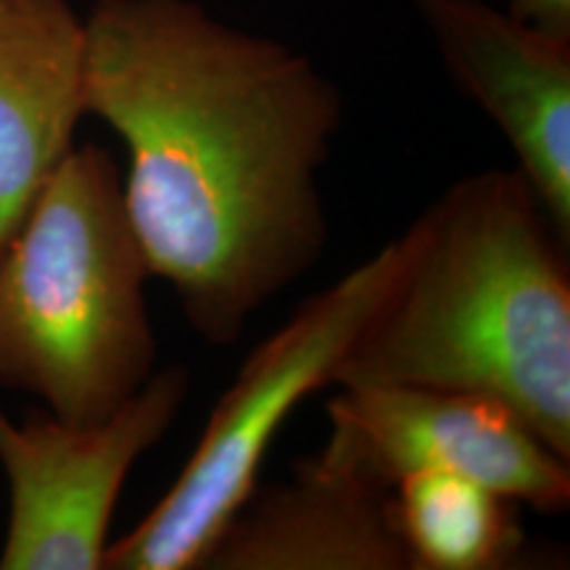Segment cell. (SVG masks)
Instances as JSON below:
<instances>
[{"label": "cell", "mask_w": 570, "mask_h": 570, "mask_svg": "<svg viewBox=\"0 0 570 570\" xmlns=\"http://www.w3.org/2000/svg\"><path fill=\"white\" fill-rule=\"evenodd\" d=\"M85 114L127 148L125 209L190 331L230 348L320 265L344 96L309 56L196 0H96Z\"/></svg>", "instance_id": "cell-1"}, {"label": "cell", "mask_w": 570, "mask_h": 570, "mask_svg": "<svg viewBox=\"0 0 570 570\" xmlns=\"http://www.w3.org/2000/svg\"><path fill=\"white\" fill-rule=\"evenodd\" d=\"M386 294L336 386L489 399L570 460V262L518 169L460 177L396 238Z\"/></svg>", "instance_id": "cell-2"}, {"label": "cell", "mask_w": 570, "mask_h": 570, "mask_svg": "<svg viewBox=\"0 0 570 570\" xmlns=\"http://www.w3.org/2000/svg\"><path fill=\"white\" fill-rule=\"evenodd\" d=\"M148 281L117 161L75 146L0 252V389L63 423L109 420L159 370Z\"/></svg>", "instance_id": "cell-3"}, {"label": "cell", "mask_w": 570, "mask_h": 570, "mask_svg": "<svg viewBox=\"0 0 570 570\" xmlns=\"http://www.w3.org/2000/svg\"><path fill=\"white\" fill-rule=\"evenodd\" d=\"M396 238L312 294L262 338L217 399L173 487L122 539L104 570H198L230 518L259 487L273 441L298 404L336 386L341 362L386 294Z\"/></svg>", "instance_id": "cell-4"}, {"label": "cell", "mask_w": 570, "mask_h": 570, "mask_svg": "<svg viewBox=\"0 0 570 570\" xmlns=\"http://www.w3.org/2000/svg\"><path fill=\"white\" fill-rule=\"evenodd\" d=\"M188 396L190 370L167 365L96 425L63 423L46 407L13 423L0 407L9 481L0 570H104L119 494L142 454L173 431Z\"/></svg>", "instance_id": "cell-5"}, {"label": "cell", "mask_w": 570, "mask_h": 570, "mask_svg": "<svg viewBox=\"0 0 570 570\" xmlns=\"http://www.w3.org/2000/svg\"><path fill=\"white\" fill-rule=\"evenodd\" d=\"M317 462L389 489L452 473L541 515L570 508V460L489 399L412 386H338Z\"/></svg>", "instance_id": "cell-6"}, {"label": "cell", "mask_w": 570, "mask_h": 570, "mask_svg": "<svg viewBox=\"0 0 570 570\" xmlns=\"http://www.w3.org/2000/svg\"><path fill=\"white\" fill-rule=\"evenodd\" d=\"M452 82L504 135L570 246V38L491 0H415Z\"/></svg>", "instance_id": "cell-7"}, {"label": "cell", "mask_w": 570, "mask_h": 570, "mask_svg": "<svg viewBox=\"0 0 570 570\" xmlns=\"http://www.w3.org/2000/svg\"><path fill=\"white\" fill-rule=\"evenodd\" d=\"M198 570H412L391 491L317 458L259 483Z\"/></svg>", "instance_id": "cell-8"}, {"label": "cell", "mask_w": 570, "mask_h": 570, "mask_svg": "<svg viewBox=\"0 0 570 570\" xmlns=\"http://www.w3.org/2000/svg\"><path fill=\"white\" fill-rule=\"evenodd\" d=\"M85 51L69 0H0V252L88 117Z\"/></svg>", "instance_id": "cell-9"}, {"label": "cell", "mask_w": 570, "mask_h": 570, "mask_svg": "<svg viewBox=\"0 0 570 570\" xmlns=\"http://www.w3.org/2000/svg\"><path fill=\"white\" fill-rule=\"evenodd\" d=\"M391 508L412 570H502L523 554L520 504L462 475H407Z\"/></svg>", "instance_id": "cell-10"}, {"label": "cell", "mask_w": 570, "mask_h": 570, "mask_svg": "<svg viewBox=\"0 0 570 570\" xmlns=\"http://www.w3.org/2000/svg\"><path fill=\"white\" fill-rule=\"evenodd\" d=\"M512 17L570 38V0H491Z\"/></svg>", "instance_id": "cell-11"}]
</instances>
